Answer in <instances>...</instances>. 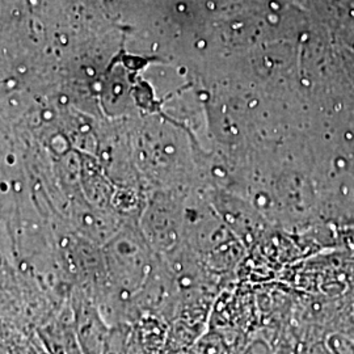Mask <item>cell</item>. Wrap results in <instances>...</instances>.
<instances>
[{
	"mask_svg": "<svg viewBox=\"0 0 354 354\" xmlns=\"http://www.w3.org/2000/svg\"><path fill=\"white\" fill-rule=\"evenodd\" d=\"M189 190H155L145 203L140 228L153 252L167 254L183 243V213Z\"/></svg>",
	"mask_w": 354,
	"mask_h": 354,
	"instance_id": "6da1fadb",
	"label": "cell"
},
{
	"mask_svg": "<svg viewBox=\"0 0 354 354\" xmlns=\"http://www.w3.org/2000/svg\"><path fill=\"white\" fill-rule=\"evenodd\" d=\"M76 336L82 354H102L109 337V326L97 306L83 301L73 308Z\"/></svg>",
	"mask_w": 354,
	"mask_h": 354,
	"instance_id": "7a4b0ae2",
	"label": "cell"
},
{
	"mask_svg": "<svg viewBox=\"0 0 354 354\" xmlns=\"http://www.w3.org/2000/svg\"><path fill=\"white\" fill-rule=\"evenodd\" d=\"M37 333L48 354H82L73 311H64L61 315L46 320L38 327Z\"/></svg>",
	"mask_w": 354,
	"mask_h": 354,
	"instance_id": "3957f363",
	"label": "cell"
}]
</instances>
